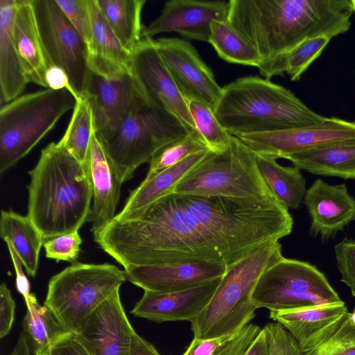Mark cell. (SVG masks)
<instances>
[{"mask_svg": "<svg viewBox=\"0 0 355 355\" xmlns=\"http://www.w3.org/2000/svg\"><path fill=\"white\" fill-rule=\"evenodd\" d=\"M293 220L278 200L255 202L168 193L123 218L96 243L124 269L131 266L212 261L227 268L258 246L291 234Z\"/></svg>", "mask_w": 355, "mask_h": 355, "instance_id": "cell-1", "label": "cell"}, {"mask_svg": "<svg viewBox=\"0 0 355 355\" xmlns=\"http://www.w3.org/2000/svg\"><path fill=\"white\" fill-rule=\"evenodd\" d=\"M28 174L26 216L44 240L78 231L92 211V188L85 164L59 142H51Z\"/></svg>", "mask_w": 355, "mask_h": 355, "instance_id": "cell-2", "label": "cell"}, {"mask_svg": "<svg viewBox=\"0 0 355 355\" xmlns=\"http://www.w3.org/2000/svg\"><path fill=\"white\" fill-rule=\"evenodd\" d=\"M214 112L234 137L311 125L326 118L289 89L256 76L239 78L223 87Z\"/></svg>", "mask_w": 355, "mask_h": 355, "instance_id": "cell-3", "label": "cell"}, {"mask_svg": "<svg viewBox=\"0 0 355 355\" xmlns=\"http://www.w3.org/2000/svg\"><path fill=\"white\" fill-rule=\"evenodd\" d=\"M227 19L259 54L260 74L284 76L288 53L304 41L309 20L298 0H230Z\"/></svg>", "mask_w": 355, "mask_h": 355, "instance_id": "cell-4", "label": "cell"}, {"mask_svg": "<svg viewBox=\"0 0 355 355\" xmlns=\"http://www.w3.org/2000/svg\"><path fill=\"white\" fill-rule=\"evenodd\" d=\"M283 257L279 241L266 242L227 268L210 301L191 322L194 338L238 334L255 315L252 295L263 272Z\"/></svg>", "mask_w": 355, "mask_h": 355, "instance_id": "cell-5", "label": "cell"}, {"mask_svg": "<svg viewBox=\"0 0 355 355\" xmlns=\"http://www.w3.org/2000/svg\"><path fill=\"white\" fill-rule=\"evenodd\" d=\"M189 133L175 116L151 103L143 94L116 126L96 135L123 184L157 150Z\"/></svg>", "mask_w": 355, "mask_h": 355, "instance_id": "cell-6", "label": "cell"}, {"mask_svg": "<svg viewBox=\"0 0 355 355\" xmlns=\"http://www.w3.org/2000/svg\"><path fill=\"white\" fill-rule=\"evenodd\" d=\"M171 193L255 202L277 200L259 169L257 154L234 136L226 148L209 150Z\"/></svg>", "mask_w": 355, "mask_h": 355, "instance_id": "cell-7", "label": "cell"}, {"mask_svg": "<svg viewBox=\"0 0 355 355\" xmlns=\"http://www.w3.org/2000/svg\"><path fill=\"white\" fill-rule=\"evenodd\" d=\"M76 102L67 89H44L1 105L0 174L28 155Z\"/></svg>", "mask_w": 355, "mask_h": 355, "instance_id": "cell-8", "label": "cell"}, {"mask_svg": "<svg viewBox=\"0 0 355 355\" xmlns=\"http://www.w3.org/2000/svg\"><path fill=\"white\" fill-rule=\"evenodd\" d=\"M126 280L124 270L114 265L74 263L51 278L44 305L66 331L78 334Z\"/></svg>", "mask_w": 355, "mask_h": 355, "instance_id": "cell-9", "label": "cell"}, {"mask_svg": "<svg viewBox=\"0 0 355 355\" xmlns=\"http://www.w3.org/2000/svg\"><path fill=\"white\" fill-rule=\"evenodd\" d=\"M252 301L257 309L279 311L336 304L343 300L324 274L315 266L283 257L263 272Z\"/></svg>", "mask_w": 355, "mask_h": 355, "instance_id": "cell-10", "label": "cell"}, {"mask_svg": "<svg viewBox=\"0 0 355 355\" xmlns=\"http://www.w3.org/2000/svg\"><path fill=\"white\" fill-rule=\"evenodd\" d=\"M32 4L49 64L66 71L78 99L85 92L91 73L87 44L55 0H32Z\"/></svg>", "mask_w": 355, "mask_h": 355, "instance_id": "cell-11", "label": "cell"}, {"mask_svg": "<svg viewBox=\"0 0 355 355\" xmlns=\"http://www.w3.org/2000/svg\"><path fill=\"white\" fill-rule=\"evenodd\" d=\"M236 137L257 155L286 159L325 146L355 141V121L326 117L311 125Z\"/></svg>", "mask_w": 355, "mask_h": 355, "instance_id": "cell-12", "label": "cell"}, {"mask_svg": "<svg viewBox=\"0 0 355 355\" xmlns=\"http://www.w3.org/2000/svg\"><path fill=\"white\" fill-rule=\"evenodd\" d=\"M130 71L139 89L151 103L175 116L189 133L198 132L188 101L157 52L154 40L141 39L132 53Z\"/></svg>", "mask_w": 355, "mask_h": 355, "instance_id": "cell-13", "label": "cell"}, {"mask_svg": "<svg viewBox=\"0 0 355 355\" xmlns=\"http://www.w3.org/2000/svg\"><path fill=\"white\" fill-rule=\"evenodd\" d=\"M154 41L157 52L187 101L198 100L214 109L222 87L193 45L178 37H162Z\"/></svg>", "mask_w": 355, "mask_h": 355, "instance_id": "cell-14", "label": "cell"}, {"mask_svg": "<svg viewBox=\"0 0 355 355\" xmlns=\"http://www.w3.org/2000/svg\"><path fill=\"white\" fill-rule=\"evenodd\" d=\"M228 1L170 0L164 3L158 17L144 26L142 38L168 32H176L182 37L209 42L211 24L214 20L227 19Z\"/></svg>", "mask_w": 355, "mask_h": 355, "instance_id": "cell-15", "label": "cell"}, {"mask_svg": "<svg viewBox=\"0 0 355 355\" xmlns=\"http://www.w3.org/2000/svg\"><path fill=\"white\" fill-rule=\"evenodd\" d=\"M227 270L222 263L200 261L131 266L124 272L128 281L144 291L169 293L220 278Z\"/></svg>", "mask_w": 355, "mask_h": 355, "instance_id": "cell-16", "label": "cell"}, {"mask_svg": "<svg viewBox=\"0 0 355 355\" xmlns=\"http://www.w3.org/2000/svg\"><path fill=\"white\" fill-rule=\"evenodd\" d=\"M135 332L117 291L87 318L77 335L92 355H130Z\"/></svg>", "mask_w": 355, "mask_h": 355, "instance_id": "cell-17", "label": "cell"}, {"mask_svg": "<svg viewBox=\"0 0 355 355\" xmlns=\"http://www.w3.org/2000/svg\"><path fill=\"white\" fill-rule=\"evenodd\" d=\"M82 96L92 107L96 132L101 133L116 126L138 103L143 94L131 73L107 79L91 71Z\"/></svg>", "mask_w": 355, "mask_h": 355, "instance_id": "cell-18", "label": "cell"}, {"mask_svg": "<svg viewBox=\"0 0 355 355\" xmlns=\"http://www.w3.org/2000/svg\"><path fill=\"white\" fill-rule=\"evenodd\" d=\"M220 279L174 292L144 291L142 297L136 303L131 313L137 317L157 323L179 320L191 322L205 309Z\"/></svg>", "mask_w": 355, "mask_h": 355, "instance_id": "cell-19", "label": "cell"}, {"mask_svg": "<svg viewBox=\"0 0 355 355\" xmlns=\"http://www.w3.org/2000/svg\"><path fill=\"white\" fill-rule=\"evenodd\" d=\"M303 200L311 218V233L324 239L334 237L355 220V199L345 184L331 185L318 178Z\"/></svg>", "mask_w": 355, "mask_h": 355, "instance_id": "cell-20", "label": "cell"}, {"mask_svg": "<svg viewBox=\"0 0 355 355\" xmlns=\"http://www.w3.org/2000/svg\"><path fill=\"white\" fill-rule=\"evenodd\" d=\"M92 188L93 207L89 216L93 236L114 219L122 183L96 131L93 134L85 162Z\"/></svg>", "mask_w": 355, "mask_h": 355, "instance_id": "cell-21", "label": "cell"}, {"mask_svg": "<svg viewBox=\"0 0 355 355\" xmlns=\"http://www.w3.org/2000/svg\"><path fill=\"white\" fill-rule=\"evenodd\" d=\"M92 40L88 47L89 70L107 79L131 73L130 54L117 39L95 0H89Z\"/></svg>", "mask_w": 355, "mask_h": 355, "instance_id": "cell-22", "label": "cell"}, {"mask_svg": "<svg viewBox=\"0 0 355 355\" xmlns=\"http://www.w3.org/2000/svg\"><path fill=\"white\" fill-rule=\"evenodd\" d=\"M12 35L28 83L47 89L45 73L50 64L38 30L32 0H17Z\"/></svg>", "mask_w": 355, "mask_h": 355, "instance_id": "cell-23", "label": "cell"}, {"mask_svg": "<svg viewBox=\"0 0 355 355\" xmlns=\"http://www.w3.org/2000/svg\"><path fill=\"white\" fill-rule=\"evenodd\" d=\"M17 0H0V92L1 103L21 95L28 83L12 35Z\"/></svg>", "mask_w": 355, "mask_h": 355, "instance_id": "cell-24", "label": "cell"}, {"mask_svg": "<svg viewBox=\"0 0 355 355\" xmlns=\"http://www.w3.org/2000/svg\"><path fill=\"white\" fill-rule=\"evenodd\" d=\"M348 312L343 301L306 308L270 311L269 317L285 327L300 347Z\"/></svg>", "mask_w": 355, "mask_h": 355, "instance_id": "cell-25", "label": "cell"}, {"mask_svg": "<svg viewBox=\"0 0 355 355\" xmlns=\"http://www.w3.org/2000/svg\"><path fill=\"white\" fill-rule=\"evenodd\" d=\"M313 175L355 179V141L325 146L286 158Z\"/></svg>", "mask_w": 355, "mask_h": 355, "instance_id": "cell-26", "label": "cell"}, {"mask_svg": "<svg viewBox=\"0 0 355 355\" xmlns=\"http://www.w3.org/2000/svg\"><path fill=\"white\" fill-rule=\"evenodd\" d=\"M210 149L191 155L132 190L123 209L115 217L123 218L152 204L169 193L179 182L206 155Z\"/></svg>", "mask_w": 355, "mask_h": 355, "instance_id": "cell-27", "label": "cell"}, {"mask_svg": "<svg viewBox=\"0 0 355 355\" xmlns=\"http://www.w3.org/2000/svg\"><path fill=\"white\" fill-rule=\"evenodd\" d=\"M0 236L11 243L28 275L35 277L44 239L33 223L27 216L1 210Z\"/></svg>", "mask_w": 355, "mask_h": 355, "instance_id": "cell-28", "label": "cell"}, {"mask_svg": "<svg viewBox=\"0 0 355 355\" xmlns=\"http://www.w3.org/2000/svg\"><path fill=\"white\" fill-rule=\"evenodd\" d=\"M112 31L132 54L142 39L141 12L146 0H95Z\"/></svg>", "mask_w": 355, "mask_h": 355, "instance_id": "cell-29", "label": "cell"}, {"mask_svg": "<svg viewBox=\"0 0 355 355\" xmlns=\"http://www.w3.org/2000/svg\"><path fill=\"white\" fill-rule=\"evenodd\" d=\"M276 159L257 155L259 169L275 198L288 208L297 209L306 191L305 179L297 166H283Z\"/></svg>", "mask_w": 355, "mask_h": 355, "instance_id": "cell-30", "label": "cell"}, {"mask_svg": "<svg viewBox=\"0 0 355 355\" xmlns=\"http://www.w3.org/2000/svg\"><path fill=\"white\" fill-rule=\"evenodd\" d=\"M218 56L230 63L259 67L261 59L254 47L227 19L214 20L208 42Z\"/></svg>", "mask_w": 355, "mask_h": 355, "instance_id": "cell-31", "label": "cell"}, {"mask_svg": "<svg viewBox=\"0 0 355 355\" xmlns=\"http://www.w3.org/2000/svg\"><path fill=\"white\" fill-rule=\"evenodd\" d=\"M302 355H355V320L349 311L301 347Z\"/></svg>", "mask_w": 355, "mask_h": 355, "instance_id": "cell-32", "label": "cell"}, {"mask_svg": "<svg viewBox=\"0 0 355 355\" xmlns=\"http://www.w3.org/2000/svg\"><path fill=\"white\" fill-rule=\"evenodd\" d=\"M25 302L27 311L23 320V332L35 354L46 349L67 331L46 306L37 302L34 293H31Z\"/></svg>", "mask_w": 355, "mask_h": 355, "instance_id": "cell-33", "label": "cell"}, {"mask_svg": "<svg viewBox=\"0 0 355 355\" xmlns=\"http://www.w3.org/2000/svg\"><path fill=\"white\" fill-rule=\"evenodd\" d=\"M95 132L92 107L86 98L77 99L67 130L58 141L73 157L85 164Z\"/></svg>", "mask_w": 355, "mask_h": 355, "instance_id": "cell-34", "label": "cell"}, {"mask_svg": "<svg viewBox=\"0 0 355 355\" xmlns=\"http://www.w3.org/2000/svg\"><path fill=\"white\" fill-rule=\"evenodd\" d=\"M209 149L198 132L189 133L157 150L149 162V169L143 181H148L166 169L177 164L188 156Z\"/></svg>", "mask_w": 355, "mask_h": 355, "instance_id": "cell-35", "label": "cell"}, {"mask_svg": "<svg viewBox=\"0 0 355 355\" xmlns=\"http://www.w3.org/2000/svg\"><path fill=\"white\" fill-rule=\"evenodd\" d=\"M188 106L196 129L209 148L213 151L226 148L232 136L219 123L214 109L198 100L189 101Z\"/></svg>", "mask_w": 355, "mask_h": 355, "instance_id": "cell-36", "label": "cell"}, {"mask_svg": "<svg viewBox=\"0 0 355 355\" xmlns=\"http://www.w3.org/2000/svg\"><path fill=\"white\" fill-rule=\"evenodd\" d=\"M331 39L328 35H320L300 42L287 55L284 63V73L293 81L300 80L312 62L321 55Z\"/></svg>", "mask_w": 355, "mask_h": 355, "instance_id": "cell-37", "label": "cell"}, {"mask_svg": "<svg viewBox=\"0 0 355 355\" xmlns=\"http://www.w3.org/2000/svg\"><path fill=\"white\" fill-rule=\"evenodd\" d=\"M63 14L83 37L87 50L92 40L89 0H55Z\"/></svg>", "mask_w": 355, "mask_h": 355, "instance_id": "cell-38", "label": "cell"}, {"mask_svg": "<svg viewBox=\"0 0 355 355\" xmlns=\"http://www.w3.org/2000/svg\"><path fill=\"white\" fill-rule=\"evenodd\" d=\"M82 239L78 231L44 240L46 257L56 261H73L79 254Z\"/></svg>", "mask_w": 355, "mask_h": 355, "instance_id": "cell-39", "label": "cell"}, {"mask_svg": "<svg viewBox=\"0 0 355 355\" xmlns=\"http://www.w3.org/2000/svg\"><path fill=\"white\" fill-rule=\"evenodd\" d=\"M264 329L268 338L270 355H302L299 343L282 324L270 322Z\"/></svg>", "mask_w": 355, "mask_h": 355, "instance_id": "cell-40", "label": "cell"}, {"mask_svg": "<svg viewBox=\"0 0 355 355\" xmlns=\"http://www.w3.org/2000/svg\"><path fill=\"white\" fill-rule=\"evenodd\" d=\"M335 254L341 282L355 297V241L345 239L336 245Z\"/></svg>", "mask_w": 355, "mask_h": 355, "instance_id": "cell-41", "label": "cell"}, {"mask_svg": "<svg viewBox=\"0 0 355 355\" xmlns=\"http://www.w3.org/2000/svg\"><path fill=\"white\" fill-rule=\"evenodd\" d=\"M35 355H92L80 337L67 331L44 350Z\"/></svg>", "mask_w": 355, "mask_h": 355, "instance_id": "cell-42", "label": "cell"}, {"mask_svg": "<svg viewBox=\"0 0 355 355\" xmlns=\"http://www.w3.org/2000/svg\"><path fill=\"white\" fill-rule=\"evenodd\" d=\"M238 334L207 339L193 338L182 355H217Z\"/></svg>", "mask_w": 355, "mask_h": 355, "instance_id": "cell-43", "label": "cell"}, {"mask_svg": "<svg viewBox=\"0 0 355 355\" xmlns=\"http://www.w3.org/2000/svg\"><path fill=\"white\" fill-rule=\"evenodd\" d=\"M261 330L259 326L248 324L217 355H243Z\"/></svg>", "mask_w": 355, "mask_h": 355, "instance_id": "cell-44", "label": "cell"}, {"mask_svg": "<svg viewBox=\"0 0 355 355\" xmlns=\"http://www.w3.org/2000/svg\"><path fill=\"white\" fill-rule=\"evenodd\" d=\"M15 302L5 283L0 286V338L10 331L15 318Z\"/></svg>", "mask_w": 355, "mask_h": 355, "instance_id": "cell-45", "label": "cell"}, {"mask_svg": "<svg viewBox=\"0 0 355 355\" xmlns=\"http://www.w3.org/2000/svg\"><path fill=\"white\" fill-rule=\"evenodd\" d=\"M45 83L47 89L53 90L67 89L76 97L69 76L60 67L51 65L48 67L45 73Z\"/></svg>", "mask_w": 355, "mask_h": 355, "instance_id": "cell-46", "label": "cell"}, {"mask_svg": "<svg viewBox=\"0 0 355 355\" xmlns=\"http://www.w3.org/2000/svg\"><path fill=\"white\" fill-rule=\"evenodd\" d=\"M5 242L7 244V247L15 271L16 288L18 291V292L21 295H22L25 302H26L31 295L30 284L28 279H27L22 269L23 263L21 259H19V257L17 254L16 251L13 248L11 243L8 241H6Z\"/></svg>", "mask_w": 355, "mask_h": 355, "instance_id": "cell-47", "label": "cell"}, {"mask_svg": "<svg viewBox=\"0 0 355 355\" xmlns=\"http://www.w3.org/2000/svg\"><path fill=\"white\" fill-rule=\"evenodd\" d=\"M243 355H270L268 338L264 327L261 329Z\"/></svg>", "mask_w": 355, "mask_h": 355, "instance_id": "cell-48", "label": "cell"}, {"mask_svg": "<svg viewBox=\"0 0 355 355\" xmlns=\"http://www.w3.org/2000/svg\"><path fill=\"white\" fill-rule=\"evenodd\" d=\"M130 355H161L156 348L136 332L132 336Z\"/></svg>", "mask_w": 355, "mask_h": 355, "instance_id": "cell-49", "label": "cell"}, {"mask_svg": "<svg viewBox=\"0 0 355 355\" xmlns=\"http://www.w3.org/2000/svg\"><path fill=\"white\" fill-rule=\"evenodd\" d=\"M33 350L24 332H21L17 342L9 355H33Z\"/></svg>", "mask_w": 355, "mask_h": 355, "instance_id": "cell-50", "label": "cell"}, {"mask_svg": "<svg viewBox=\"0 0 355 355\" xmlns=\"http://www.w3.org/2000/svg\"><path fill=\"white\" fill-rule=\"evenodd\" d=\"M351 4H352L353 12L355 13V0H351Z\"/></svg>", "mask_w": 355, "mask_h": 355, "instance_id": "cell-51", "label": "cell"}]
</instances>
